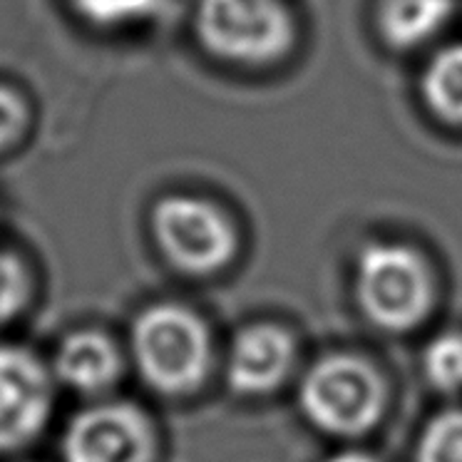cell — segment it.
<instances>
[{"label":"cell","mask_w":462,"mask_h":462,"mask_svg":"<svg viewBox=\"0 0 462 462\" xmlns=\"http://www.w3.org/2000/svg\"><path fill=\"white\" fill-rule=\"evenodd\" d=\"M130 375L157 401L180 402L207 385L214 336L199 311L177 299L142 303L122 331Z\"/></svg>","instance_id":"1"},{"label":"cell","mask_w":462,"mask_h":462,"mask_svg":"<svg viewBox=\"0 0 462 462\" xmlns=\"http://www.w3.org/2000/svg\"><path fill=\"white\" fill-rule=\"evenodd\" d=\"M152 249L170 272L209 279L224 272L239 252V231L229 214L197 194H167L147 217Z\"/></svg>","instance_id":"2"},{"label":"cell","mask_w":462,"mask_h":462,"mask_svg":"<svg viewBox=\"0 0 462 462\" xmlns=\"http://www.w3.org/2000/svg\"><path fill=\"white\" fill-rule=\"evenodd\" d=\"M194 35L217 60L266 68L291 52L296 18L289 0H197Z\"/></svg>","instance_id":"3"},{"label":"cell","mask_w":462,"mask_h":462,"mask_svg":"<svg viewBox=\"0 0 462 462\" xmlns=\"http://www.w3.org/2000/svg\"><path fill=\"white\" fill-rule=\"evenodd\" d=\"M356 299L373 326L391 333L412 331L435 301L430 266L405 244H368L356 263Z\"/></svg>","instance_id":"4"},{"label":"cell","mask_w":462,"mask_h":462,"mask_svg":"<svg viewBox=\"0 0 462 462\" xmlns=\"http://www.w3.org/2000/svg\"><path fill=\"white\" fill-rule=\"evenodd\" d=\"M299 402L316 430L333 438H361L385 412V385L368 361L336 353L306 371Z\"/></svg>","instance_id":"5"},{"label":"cell","mask_w":462,"mask_h":462,"mask_svg":"<svg viewBox=\"0 0 462 462\" xmlns=\"http://www.w3.org/2000/svg\"><path fill=\"white\" fill-rule=\"evenodd\" d=\"M162 430L144 402L125 395L80 402L60 432V462H160Z\"/></svg>","instance_id":"6"},{"label":"cell","mask_w":462,"mask_h":462,"mask_svg":"<svg viewBox=\"0 0 462 462\" xmlns=\"http://www.w3.org/2000/svg\"><path fill=\"white\" fill-rule=\"evenodd\" d=\"M60 391L45 353L0 338V462L18 460L51 428Z\"/></svg>","instance_id":"7"},{"label":"cell","mask_w":462,"mask_h":462,"mask_svg":"<svg viewBox=\"0 0 462 462\" xmlns=\"http://www.w3.org/2000/svg\"><path fill=\"white\" fill-rule=\"evenodd\" d=\"M45 361L60 395L78 402L120 395L130 378V363L122 331L105 323H75L55 338Z\"/></svg>","instance_id":"8"},{"label":"cell","mask_w":462,"mask_h":462,"mask_svg":"<svg viewBox=\"0 0 462 462\" xmlns=\"http://www.w3.org/2000/svg\"><path fill=\"white\" fill-rule=\"evenodd\" d=\"M296 365L291 333L273 323H254L231 338L224 375L242 398H262L279 391Z\"/></svg>","instance_id":"9"},{"label":"cell","mask_w":462,"mask_h":462,"mask_svg":"<svg viewBox=\"0 0 462 462\" xmlns=\"http://www.w3.org/2000/svg\"><path fill=\"white\" fill-rule=\"evenodd\" d=\"M455 15V0H378L375 28L381 41L398 52L430 45Z\"/></svg>","instance_id":"10"},{"label":"cell","mask_w":462,"mask_h":462,"mask_svg":"<svg viewBox=\"0 0 462 462\" xmlns=\"http://www.w3.org/2000/svg\"><path fill=\"white\" fill-rule=\"evenodd\" d=\"M42 269L21 244L0 239V338H8L38 311L42 301Z\"/></svg>","instance_id":"11"},{"label":"cell","mask_w":462,"mask_h":462,"mask_svg":"<svg viewBox=\"0 0 462 462\" xmlns=\"http://www.w3.org/2000/svg\"><path fill=\"white\" fill-rule=\"evenodd\" d=\"M425 107L445 125L462 127V42L448 45L430 58L420 78Z\"/></svg>","instance_id":"12"},{"label":"cell","mask_w":462,"mask_h":462,"mask_svg":"<svg viewBox=\"0 0 462 462\" xmlns=\"http://www.w3.org/2000/svg\"><path fill=\"white\" fill-rule=\"evenodd\" d=\"M75 15L92 28L120 31L150 21L157 15L162 0H68Z\"/></svg>","instance_id":"13"},{"label":"cell","mask_w":462,"mask_h":462,"mask_svg":"<svg viewBox=\"0 0 462 462\" xmlns=\"http://www.w3.org/2000/svg\"><path fill=\"white\" fill-rule=\"evenodd\" d=\"M422 373L435 391H462V333L435 336L422 353Z\"/></svg>","instance_id":"14"},{"label":"cell","mask_w":462,"mask_h":462,"mask_svg":"<svg viewBox=\"0 0 462 462\" xmlns=\"http://www.w3.org/2000/svg\"><path fill=\"white\" fill-rule=\"evenodd\" d=\"M415 462H462V408L438 412L425 425Z\"/></svg>","instance_id":"15"},{"label":"cell","mask_w":462,"mask_h":462,"mask_svg":"<svg viewBox=\"0 0 462 462\" xmlns=\"http://www.w3.org/2000/svg\"><path fill=\"white\" fill-rule=\"evenodd\" d=\"M32 125L31 105L18 88L0 82V154L21 147Z\"/></svg>","instance_id":"16"},{"label":"cell","mask_w":462,"mask_h":462,"mask_svg":"<svg viewBox=\"0 0 462 462\" xmlns=\"http://www.w3.org/2000/svg\"><path fill=\"white\" fill-rule=\"evenodd\" d=\"M326 462H381L378 457H373L368 452H361V450H343L338 455H333L328 457Z\"/></svg>","instance_id":"17"},{"label":"cell","mask_w":462,"mask_h":462,"mask_svg":"<svg viewBox=\"0 0 462 462\" xmlns=\"http://www.w3.org/2000/svg\"><path fill=\"white\" fill-rule=\"evenodd\" d=\"M8 462H32V460H23V457H18V460H8Z\"/></svg>","instance_id":"18"}]
</instances>
